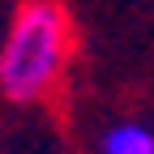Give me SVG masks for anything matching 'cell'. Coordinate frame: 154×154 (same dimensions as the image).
Wrapping results in <instances>:
<instances>
[{"mask_svg":"<svg viewBox=\"0 0 154 154\" xmlns=\"http://www.w3.org/2000/svg\"><path fill=\"white\" fill-rule=\"evenodd\" d=\"M73 26L60 0H22L0 43V90L13 103H38L64 77Z\"/></svg>","mask_w":154,"mask_h":154,"instance_id":"cell-1","label":"cell"},{"mask_svg":"<svg viewBox=\"0 0 154 154\" xmlns=\"http://www.w3.org/2000/svg\"><path fill=\"white\" fill-rule=\"evenodd\" d=\"M99 154H154V128L124 120V124H116V128L103 133Z\"/></svg>","mask_w":154,"mask_h":154,"instance_id":"cell-2","label":"cell"}]
</instances>
